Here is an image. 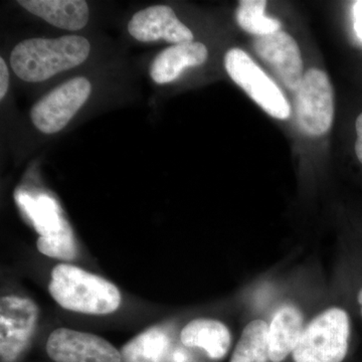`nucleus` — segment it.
<instances>
[{
  "instance_id": "4",
  "label": "nucleus",
  "mask_w": 362,
  "mask_h": 362,
  "mask_svg": "<svg viewBox=\"0 0 362 362\" xmlns=\"http://www.w3.org/2000/svg\"><path fill=\"white\" fill-rule=\"evenodd\" d=\"M225 66L233 82L269 115L280 120L289 118L291 109L282 90L246 52L238 47L230 49L225 56Z\"/></svg>"
},
{
  "instance_id": "2",
  "label": "nucleus",
  "mask_w": 362,
  "mask_h": 362,
  "mask_svg": "<svg viewBox=\"0 0 362 362\" xmlns=\"http://www.w3.org/2000/svg\"><path fill=\"white\" fill-rule=\"evenodd\" d=\"M49 293L66 310L90 315L113 313L121 304L118 288L78 267L59 264L52 271Z\"/></svg>"
},
{
  "instance_id": "14",
  "label": "nucleus",
  "mask_w": 362,
  "mask_h": 362,
  "mask_svg": "<svg viewBox=\"0 0 362 362\" xmlns=\"http://www.w3.org/2000/svg\"><path fill=\"white\" fill-rule=\"evenodd\" d=\"M185 346L199 347L211 359H221L228 354L232 342L230 330L225 324L213 319H195L181 331Z\"/></svg>"
},
{
  "instance_id": "10",
  "label": "nucleus",
  "mask_w": 362,
  "mask_h": 362,
  "mask_svg": "<svg viewBox=\"0 0 362 362\" xmlns=\"http://www.w3.org/2000/svg\"><path fill=\"white\" fill-rule=\"evenodd\" d=\"M128 32L139 42L164 40L169 44L194 42V33L183 25L168 6H153L136 13L128 23Z\"/></svg>"
},
{
  "instance_id": "9",
  "label": "nucleus",
  "mask_w": 362,
  "mask_h": 362,
  "mask_svg": "<svg viewBox=\"0 0 362 362\" xmlns=\"http://www.w3.org/2000/svg\"><path fill=\"white\" fill-rule=\"evenodd\" d=\"M257 54L270 66L282 84L296 93L303 80V62L296 40L283 30L255 40Z\"/></svg>"
},
{
  "instance_id": "11",
  "label": "nucleus",
  "mask_w": 362,
  "mask_h": 362,
  "mask_svg": "<svg viewBox=\"0 0 362 362\" xmlns=\"http://www.w3.org/2000/svg\"><path fill=\"white\" fill-rule=\"evenodd\" d=\"M207 57L209 52L202 42L171 45L154 59L150 66V76L157 84H168L180 78L187 68L206 63Z\"/></svg>"
},
{
  "instance_id": "22",
  "label": "nucleus",
  "mask_w": 362,
  "mask_h": 362,
  "mask_svg": "<svg viewBox=\"0 0 362 362\" xmlns=\"http://www.w3.org/2000/svg\"><path fill=\"white\" fill-rule=\"evenodd\" d=\"M357 139L356 142V153L357 158L362 163V113L357 117L356 123Z\"/></svg>"
},
{
  "instance_id": "18",
  "label": "nucleus",
  "mask_w": 362,
  "mask_h": 362,
  "mask_svg": "<svg viewBox=\"0 0 362 362\" xmlns=\"http://www.w3.org/2000/svg\"><path fill=\"white\" fill-rule=\"evenodd\" d=\"M265 0H242L237 8L238 25L245 32L264 37L280 30L281 23L265 14Z\"/></svg>"
},
{
  "instance_id": "23",
  "label": "nucleus",
  "mask_w": 362,
  "mask_h": 362,
  "mask_svg": "<svg viewBox=\"0 0 362 362\" xmlns=\"http://www.w3.org/2000/svg\"><path fill=\"white\" fill-rule=\"evenodd\" d=\"M357 301H358L359 305L361 306V316H362V288L361 291H359L358 295H357Z\"/></svg>"
},
{
  "instance_id": "20",
  "label": "nucleus",
  "mask_w": 362,
  "mask_h": 362,
  "mask_svg": "<svg viewBox=\"0 0 362 362\" xmlns=\"http://www.w3.org/2000/svg\"><path fill=\"white\" fill-rule=\"evenodd\" d=\"M9 86V73L6 62L0 58V99L6 97Z\"/></svg>"
},
{
  "instance_id": "12",
  "label": "nucleus",
  "mask_w": 362,
  "mask_h": 362,
  "mask_svg": "<svg viewBox=\"0 0 362 362\" xmlns=\"http://www.w3.org/2000/svg\"><path fill=\"white\" fill-rule=\"evenodd\" d=\"M18 4L49 25L63 30H81L89 21V6L83 0H20Z\"/></svg>"
},
{
  "instance_id": "17",
  "label": "nucleus",
  "mask_w": 362,
  "mask_h": 362,
  "mask_svg": "<svg viewBox=\"0 0 362 362\" xmlns=\"http://www.w3.org/2000/svg\"><path fill=\"white\" fill-rule=\"evenodd\" d=\"M269 325L263 320H254L247 324L242 335L230 362H268Z\"/></svg>"
},
{
  "instance_id": "6",
  "label": "nucleus",
  "mask_w": 362,
  "mask_h": 362,
  "mask_svg": "<svg viewBox=\"0 0 362 362\" xmlns=\"http://www.w3.org/2000/svg\"><path fill=\"white\" fill-rule=\"evenodd\" d=\"M92 85L84 77L71 78L37 102L30 111L33 125L45 134H54L68 125L90 97Z\"/></svg>"
},
{
  "instance_id": "3",
  "label": "nucleus",
  "mask_w": 362,
  "mask_h": 362,
  "mask_svg": "<svg viewBox=\"0 0 362 362\" xmlns=\"http://www.w3.org/2000/svg\"><path fill=\"white\" fill-rule=\"evenodd\" d=\"M350 321L343 309L330 308L304 328L292 352L295 362H342L349 350Z\"/></svg>"
},
{
  "instance_id": "5",
  "label": "nucleus",
  "mask_w": 362,
  "mask_h": 362,
  "mask_svg": "<svg viewBox=\"0 0 362 362\" xmlns=\"http://www.w3.org/2000/svg\"><path fill=\"white\" fill-rule=\"evenodd\" d=\"M295 109L300 129L309 136H321L330 129L334 116L332 86L327 74L310 69L295 97Z\"/></svg>"
},
{
  "instance_id": "16",
  "label": "nucleus",
  "mask_w": 362,
  "mask_h": 362,
  "mask_svg": "<svg viewBox=\"0 0 362 362\" xmlns=\"http://www.w3.org/2000/svg\"><path fill=\"white\" fill-rule=\"evenodd\" d=\"M169 349L168 333L154 326L126 343L120 352L123 362H164Z\"/></svg>"
},
{
  "instance_id": "13",
  "label": "nucleus",
  "mask_w": 362,
  "mask_h": 362,
  "mask_svg": "<svg viewBox=\"0 0 362 362\" xmlns=\"http://www.w3.org/2000/svg\"><path fill=\"white\" fill-rule=\"evenodd\" d=\"M303 316L293 305L276 311L269 325V354L272 362H282L294 351L303 332Z\"/></svg>"
},
{
  "instance_id": "19",
  "label": "nucleus",
  "mask_w": 362,
  "mask_h": 362,
  "mask_svg": "<svg viewBox=\"0 0 362 362\" xmlns=\"http://www.w3.org/2000/svg\"><path fill=\"white\" fill-rule=\"evenodd\" d=\"M37 247L39 252L45 256L63 261H73L77 256V245L70 223H68L58 235L52 237H40Z\"/></svg>"
},
{
  "instance_id": "1",
  "label": "nucleus",
  "mask_w": 362,
  "mask_h": 362,
  "mask_svg": "<svg viewBox=\"0 0 362 362\" xmlns=\"http://www.w3.org/2000/svg\"><path fill=\"white\" fill-rule=\"evenodd\" d=\"M90 51L89 40L81 35L37 37L16 45L11 52V64L21 80L40 83L80 66L88 59Z\"/></svg>"
},
{
  "instance_id": "15",
  "label": "nucleus",
  "mask_w": 362,
  "mask_h": 362,
  "mask_svg": "<svg viewBox=\"0 0 362 362\" xmlns=\"http://www.w3.org/2000/svg\"><path fill=\"white\" fill-rule=\"evenodd\" d=\"M16 199L40 237L58 235L69 223L62 216L58 204L47 195L33 197L25 192H18Z\"/></svg>"
},
{
  "instance_id": "8",
  "label": "nucleus",
  "mask_w": 362,
  "mask_h": 362,
  "mask_svg": "<svg viewBox=\"0 0 362 362\" xmlns=\"http://www.w3.org/2000/svg\"><path fill=\"white\" fill-rule=\"evenodd\" d=\"M47 352L54 362H122L121 352L104 338L68 328L49 335Z\"/></svg>"
},
{
  "instance_id": "21",
  "label": "nucleus",
  "mask_w": 362,
  "mask_h": 362,
  "mask_svg": "<svg viewBox=\"0 0 362 362\" xmlns=\"http://www.w3.org/2000/svg\"><path fill=\"white\" fill-rule=\"evenodd\" d=\"M354 25L357 37L362 40V1L354 4Z\"/></svg>"
},
{
  "instance_id": "7",
  "label": "nucleus",
  "mask_w": 362,
  "mask_h": 362,
  "mask_svg": "<svg viewBox=\"0 0 362 362\" xmlns=\"http://www.w3.org/2000/svg\"><path fill=\"white\" fill-rule=\"evenodd\" d=\"M39 308L33 300L4 296L0 300V356L14 362L26 349L37 326Z\"/></svg>"
}]
</instances>
